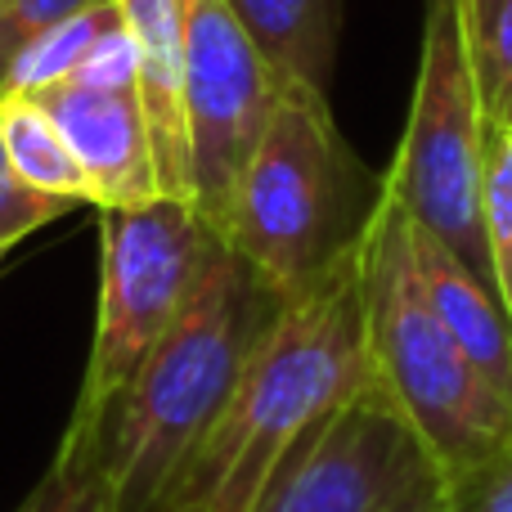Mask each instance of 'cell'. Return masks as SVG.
Instances as JSON below:
<instances>
[{"mask_svg": "<svg viewBox=\"0 0 512 512\" xmlns=\"http://www.w3.org/2000/svg\"><path fill=\"white\" fill-rule=\"evenodd\" d=\"M360 391H369V351L355 248L319 288L279 306L158 512H252L274 468Z\"/></svg>", "mask_w": 512, "mask_h": 512, "instance_id": "obj_1", "label": "cell"}, {"mask_svg": "<svg viewBox=\"0 0 512 512\" xmlns=\"http://www.w3.org/2000/svg\"><path fill=\"white\" fill-rule=\"evenodd\" d=\"M279 306V292L216 234L185 310L126 378L99 427V468L117 512L162 508Z\"/></svg>", "mask_w": 512, "mask_h": 512, "instance_id": "obj_2", "label": "cell"}, {"mask_svg": "<svg viewBox=\"0 0 512 512\" xmlns=\"http://www.w3.org/2000/svg\"><path fill=\"white\" fill-rule=\"evenodd\" d=\"M369 387L391 400L445 481L477 468L512 436V400L450 337L414 270L409 216L382 189L360 239Z\"/></svg>", "mask_w": 512, "mask_h": 512, "instance_id": "obj_3", "label": "cell"}, {"mask_svg": "<svg viewBox=\"0 0 512 512\" xmlns=\"http://www.w3.org/2000/svg\"><path fill=\"white\" fill-rule=\"evenodd\" d=\"M364 185L369 176L337 131L328 95L279 86L216 234L292 301L337 274L360 248L378 203H364Z\"/></svg>", "mask_w": 512, "mask_h": 512, "instance_id": "obj_4", "label": "cell"}, {"mask_svg": "<svg viewBox=\"0 0 512 512\" xmlns=\"http://www.w3.org/2000/svg\"><path fill=\"white\" fill-rule=\"evenodd\" d=\"M216 230L185 198H149L140 207L99 212V306L90 360L81 373L63 445H95L99 427L144 355L185 310Z\"/></svg>", "mask_w": 512, "mask_h": 512, "instance_id": "obj_5", "label": "cell"}, {"mask_svg": "<svg viewBox=\"0 0 512 512\" xmlns=\"http://www.w3.org/2000/svg\"><path fill=\"white\" fill-rule=\"evenodd\" d=\"M382 189L423 234L441 239L495 288L481 225L486 194V108L463 41L459 0H423L414 99Z\"/></svg>", "mask_w": 512, "mask_h": 512, "instance_id": "obj_6", "label": "cell"}, {"mask_svg": "<svg viewBox=\"0 0 512 512\" xmlns=\"http://www.w3.org/2000/svg\"><path fill=\"white\" fill-rule=\"evenodd\" d=\"M180 41H185V113L194 144V207L203 221L221 225L243 158L252 153L279 81L230 0H180Z\"/></svg>", "mask_w": 512, "mask_h": 512, "instance_id": "obj_7", "label": "cell"}, {"mask_svg": "<svg viewBox=\"0 0 512 512\" xmlns=\"http://www.w3.org/2000/svg\"><path fill=\"white\" fill-rule=\"evenodd\" d=\"M423 472L427 450L369 387L274 468L252 512H387Z\"/></svg>", "mask_w": 512, "mask_h": 512, "instance_id": "obj_8", "label": "cell"}, {"mask_svg": "<svg viewBox=\"0 0 512 512\" xmlns=\"http://www.w3.org/2000/svg\"><path fill=\"white\" fill-rule=\"evenodd\" d=\"M27 99H36L54 117L63 144L72 149L81 176H86L95 212L162 198L149 122H144L135 90H95L81 81H59Z\"/></svg>", "mask_w": 512, "mask_h": 512, "instance_id": "obj_9", "label": "cell"}, {"mask_svg": "<svg viewBox=\"0 0 512 512\" xmlns=\"http://www.w3.org/2000/svg\"><path fill=\"white\" fill-rule=\"evenodd\" d=\"M122 23L140 59V108L149 122L158 189L194 203V144L185 113V41H180V0H117Z\"/></svg>", "mask_w": 512, "mask_h": 512, "instance_id": "obj_10", "label": "cell"}, {"mask_svg": "<svg viewBox=\"0 0 512 512\" xmlns=\"http://www.w3.org/2000/svg\"><path fill=\"white\" fill-rule=\"evenodd\" d=\"M409 243H414V270L423 283V297L432 301V310L463 346V355L512 400V319L499 292L414 221H409Z\"/></svg>", "mask_w": 512, "mask_h": 512, "instance_id": "obj_11", "label": "cell"}, {"mask_svg": "<svg viewBox=\"0 0 512 512\" xmlns=\"http://www.w3.org/2000/svg\"><path fill=\"white\" fill-rule=\"evenodd\" d=\"M230 9L279 86L328 95L342 36V0H230Z\"/></svg>", "mask_w": 512, "mask_h": 512, "instance_id": "obj_12", "label": "cell"}, {"mask_svg": "<svg viewBox=\"0 0 512 512\" xmlns=\"http://www.w3.org/2000/svg\"><path fill=\"white\" fill-rule=\"evenodd\" d=\"M0 149L18 185L32 194L59 198L72 207H90V189L72 149L63 144L54 117L36 99H0Z\"/></svg>", "mask_w": 512, "mask_h": 512, "instance_id": "obj_13", "label": "cell"}, {"mask_svg": "<svg viewBox=\"0 0 512 512\" xmlns=\"http://www.w3.org/2000/svg\"><path fill=\"white\" fill-rule=\"evenodd\" d=\"M117 14H122L117 0H104V5H90L81 14L63 18V23L45 27L32 41H23L0 63V99H27V95H41V90L59 86V81H72V72L81 68L86 50L99 41V32Z\"/></svg>", "mask_w": 512, "mask_h": 512, "instance_id": "obj_14", "label": "cell"}, {"mask_svg": "<svg viewBox=\"0 0 512 512\" xmlns=\"http://www.w3.org/2000/svg\"><path fill=\"white\" fill-rule=\"evenodd\" d=\"M463 41L490 126H512V0H459Z\"/></svg>", "mask_w": 512, "mask_h": 512, "instance_id": "obj_15", "label": "cell"}, {"mask_svg": "<svg viewBox=\"0 0 512 512\" xmlns=\"http://www.w3.org/2000/svg\"><path fill=\"white\" fill-rule=\"evenodd\" d=\"M490 279L512 319V126L486 122V194H481Z\"/></svg>", "mask_w": 512, "mask_h": 512, "instance_id": "obj_16", "label": "cell"}, {"mask_svg": "<svg viewBox=\"0 0 512 512\" xmlns=\"http://www.w3.org/2000/svg\"><path fill=\"white\" fill-rule=\"evenodd\" d=\"M14 512H117L95 445H59L50 472Z\"/></svg>", "mask_w": 512, "mask_h": 512, "instance_id": "obj_17", "label": "cell"}, {"mask_svg": "<svg viewBox=\"0 0 512 512\" xmlns=\"http://www.w3.org/2000/svg\"><path fill=\"white\" fill-rule=\"evenodd\" d=\"M445 512H512V436L477 468L445 481Z\"/></svg>", "mask_w": 512, "mask_h": 512, "instance_id": "obj_18", "label": "cell"}, {"mask_svg": "<svg viewBox=\"0 0 512 512\" xmlns=\"http://www.w3.org/2000/svg\"><path fill=\"white\" fill-rule=\"evenodd\" d=\"M72 203H59V198L32 194L27 185H18V176L9 171L5 149H0V256H9L27 234H36L41 225L68 216Z\"/></svg>", "mask_w": 512, "mask_h": 512, "instance_id": "obj_19", "label": "cell"}, {"mask_svg": "<svg viewBox=\"0 0 512 512\" xmlns=\"http://www.w3.org/2000/svg\"><path fill=\"white\" fill-rule=\"evenodd\" d=\"M72 81L95 86V90H135L140 95V59H135V41L126 32L122 14L99 32V41L86 50V59L72 72Z\"/></svg>", "mask_w": 512, "mask_h": 512, "instance_id": "obj_20", "label": "cell"}, {"mask_svg": "<svg viewBox=\"0 0 512 512\" xmlns=\"http://www.w3.org/2000/svg\"><path fill=\"white\" fill-rule=\"evenodd\" d=\"M90 5H104V0H5V5H0V63L23 41H32L45 27L63 23V18L81 14V9H90Z\"/></svg>", "mask_w": 512, "mask_h": 512, "instance_id": "obj_21", "label": "cell"}, {"mask_svg": "<svg viewBox=\"0 0 512 512\" xmlns=\"http://www.w3.org/2000/svg\"><path fill=\"white\" fill-rule=\"evenodd\" d=\"M387 512H445V477L436 468L423 472Z\"/></svg>", "mask_w": 512, "mask_h": 512, "instance_id": "obj_22", "label": "cell"}, {"mask_svg": "<svg viewBox=\"0 0 512 512\" xmlns=\"http://www.w3.org/2000/svg\"><path fill=\"white\" fill-rule=\"evenodd\" d=\"M167 512H198V508H167Z\"/></svg>", "mask_w": 512, "mask_h": 512, "instance_id": "obj_23", "label": "cell"}, {"mask_svg": "<svg viewBox=\"0 0 512 512\" xmlns=\"http://www.w3.org/2000/svg\"><path fill=\"white\" fill-rule=\"evenodd\" d=\"M0 265H5V256H0Z\"/></svg>", "mask_w": 512, "mask_h": 512, "instance_id": "obj_24", "label": "cell"}, {"mask_svg": "<svg viewBox=\"0 0 512 512\" xmlns=\"http://www.w3.org/2000/svg\"><path fill=\"white\" fill-rule=\"evenodd\" d=\"M0 5H5V0H0Z\"/></svg>", "mask_w": 512, "mask_h": 512, "instance_id": "obj_25", "label": "cell"}]
</instances>
